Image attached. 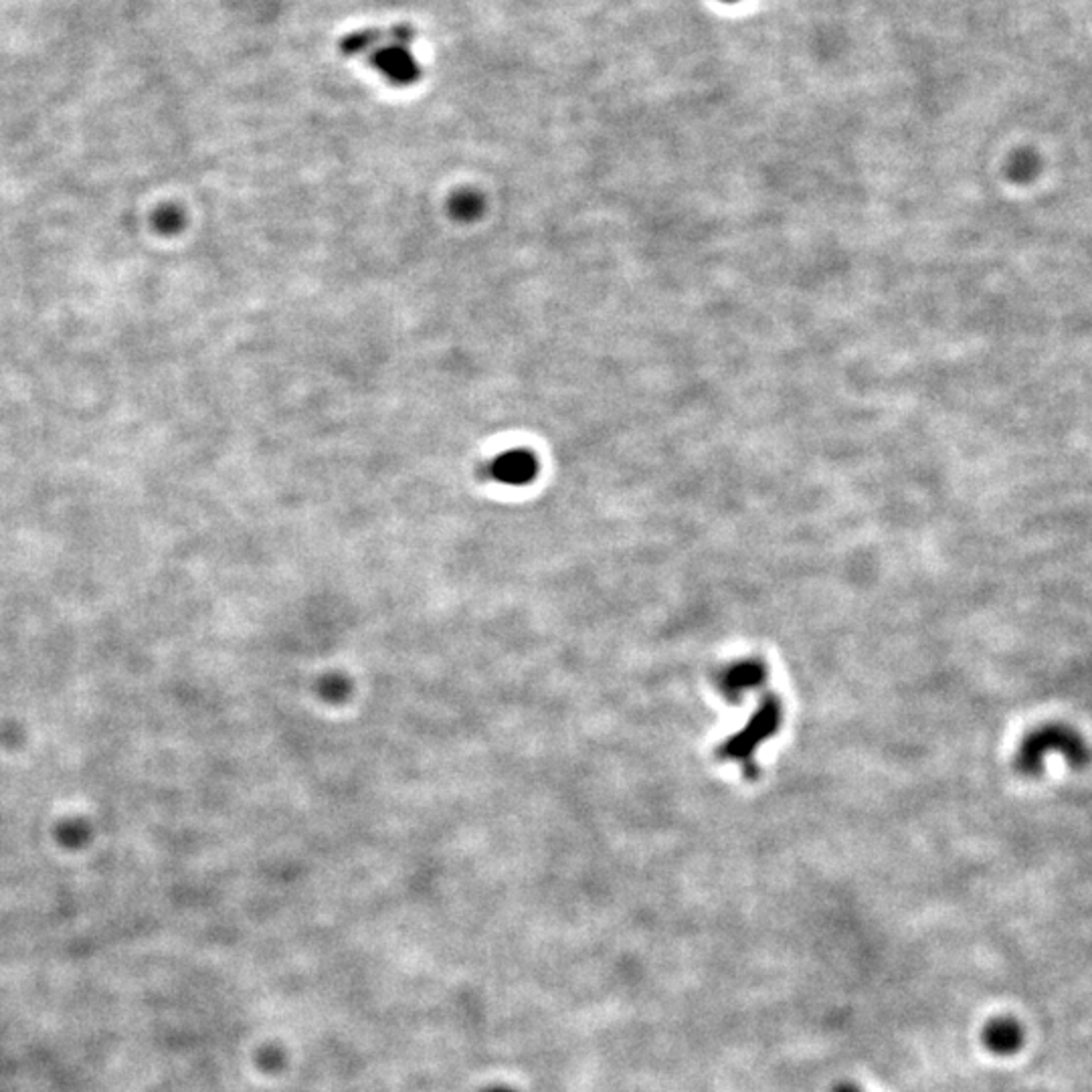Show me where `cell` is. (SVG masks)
<instances>
[{
	"mask_svg": "<svg viewBox=\"0 0 1092 1092\" xmlns=\"http://www.w3.org/2000/svg\"><path fill=\"white\" fill-rule=\"evenodd\" d=\"M59 832H67V836H59L61 838L63 844L67 846H79L83 838H81V826L79 824H67L65 827L59 829Z\"/></svg>",
	"mask_w": 1092,
	"mask_h": 1092,
	"instance_id": "9",
	"label": "cell"
},
{
	"mask_svg": "<svg viewBox=\"0 0 1092 1092\" xmlns=\"http://www.w3.org/2000/svg\"><path fill=\"white\" fill-rule=\"evenodd\" d=\"M183 212L178 211L176 207H162L157 215H154V225H157V229L164 235H172L178 229L183 227Z\"/></svg>",
	"mask_w": 1092,
	"mask_h": 1092,
	"instance_id": "8",
	"label": "cell"
},
{
	"mask_svg": "<svg viewBox=\"0 0 1092 1092\" xmlns=\"http://www.w3.org/2000/svg\"><path fill=\"white\" fill-rule=\"evenodd\" d=\"M1050 757H1062L1068 765L1080 769L1088 765L1092 755L1088 743L1076 729L1062 722H1050L1026 734L1017 746L1014 769L1024 777H1038Z\"/></svg>",
	"mask_w": 1092,
	"mask_h": 1092,
	"instance_id": "1",
	"label": "cell"
},
{
	"mask_svg": "<svg viewBox=\"0 0 1092 1092\" xmlns=\"http://www.w3.org/2000/svg\"><path fill=\"white\" fill-rule=\"evenodd\" d=\"M765 680V666L757 660L741 662L737 666L730 668L722 678V690L730 698H739L741 694L753 690Z\"/></svg>",
	"mask_w": 1092,
	"mask_h": 1092,
	"instance_id": "6",
	"label": "cell"
},
{
	"mask_svg": "<svg viewBox=\"0 0 1092 1092\" xmlns=\"http://www.w3.org/2000/svg\"><path fill=\"white\" fill-rule=\"evenodd\" d=\"M539 459L526 449H512L498 456L488 466V476L506 485H525L537 478Z\"/></svg>",
	"mask_w": 1092,
	"mask_h": 1092,
	"instance_id": "4",
	"label": "cell"
},
{
	"mask_svg": "<svg viewBox=\"0 0 1092 1092\" xmlns=\"http://www.w3.org/2000/svg\"><path fill=\"white\" fill-rule=\"evenodd\" d=\"M411 39L413 29L395 27L390 29V43L383 45L376 53H371V63L397 86H409L421 75V67L409 51Z\"/></svg>",
	"mask_w": 1092,
	"mask_h": 1092,
	"instance_id": "2",
	"label": "cell"
},
{
	"mask_svg": "<svg viewBox=\"0 0 1092 1092\" xmlns=\"http://www.w3.org/2000/svg\"><path fill=\"white\" fill-rule=\"evenodd\" d=\"M1024 1031L1016 1019L1012 1017H997L985 1026L983 1030V1044L993 1054H1014L1022 1048Z\"/></svg>",
	"mask_w": 1092,
	"mask_h": 1092,
	"instance_id": "5",
	"label": "cell"
},
{
	"mask_svg": "<svg viewBox=\"0 0 1092 1092\" xmlns=\"http://www.w3.org/2000/svg\"><path fill=\"white\" fill-rule=\"evenodd\" d=\"M451 215L459 221H473L476 217H480V212L484 209V203L480 195H476L473 191H461L457 193L454 198H451Z\"/></svg>",
	"mask_w": 1092,
	"mask_h": 1092,
	"instance_id": "7",
	"label": "cell"
},
{
	"mask_svg": "<svg viewBox=\"0 0 1092 1092\" xmlns=\"http://www.w3.org/2000/svg\"><path fill=\"white\" fill-rule=\"evenodd\" d=\"M834 1092H862V1090L858 1086H853V1085H841Z\"/></svg>",
	"mask_w": 1092,
	"mask_h": 1092,
	"instance_id": "10",
	"label": "cell"
},
{
	"mask_svg": "<svg viewBox=\"0 0 1092 1092\" xmlns=\"http://www.w3.org/2000/svg\"><path fill=\"white\" fill-rule=\"evenodd\" d=\"M779 720H781V706L775 698L769 696L763 703V706L757 710V715L751 718V722L746 724V729H743L737 737L724 744L722 753L727 757H732V758L751 757L755 746L761 744L765 739H769L771 734L779 729Z\"/></svg>",
	"mask_w": 1092,
	"mask_h": 1092,
	"instance_id": "3",
	"label": "cell"
},
{
	"mask_svg": "<svg viewBox=\"0 0 1092 1092\" xmlns=\"http://www.w3.org/2000/svg\"><path fill=\"white\" fill-rule=\"evenodd\" d=\"M722 3H737V0H722Z\"/></svg>",
	"mask_w": 1092,
	"mask_h": 1092,
	"instance_id": "11",
	"label": "cell"
}]
</instances>
